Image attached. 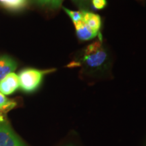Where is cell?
<instances>
[{
	"label": "cell",
	"instance_id": "13",
	"mask_svg": "<svg viewBox=\"0 0 146 146\" xmlns=\"http://www.w3.org/2000/svg\"><path fill=\"white\" fill-rule=\"evenodd\" d=\"M72 1L78 7L83 8H86L91 2V0H72Z\"/></svg>",
	"mask_w": 146,
	"mask_h": 146
},
{
	"label": "cell",
	"instance_id": "4",
	"mask_svg": "<svg viewBox=\"0 0 146 146\" xmlns=\"http://www.w3.org/2000/svg\"><path fill=\"white\" fill-rule=\"evenodd\" d=\"M19 87V78L14 72L10 73L0 81V92L5 96L12 94Z\"/></svg>",
	"mask_w": 146,
	"mask_h": 146
},
{
	"label": "cell",
	"instance_id": "1",
	"mask_svg": "<svg viewBox=\"0 0 146 146\" xmlns=\"http://www.w3.org/2000/svg\"><path fill=\"white\" fill-rule=\"evenodd\" d=\"M98 39L93 42L84 50L82 63L86 68L92 72L99 71L104 68L108 60V53L103 47L102 34L98 35Z\"/></svg>",
	"mask_w": 146,
	"mask_h": 146
},
{
	"label": "cell",
	"instance_id": "11",
	"mask_svg": "<svg viewBox=\"0 0 146 146\" xmlns=\"http://www.w3.org/2000/svg\"><path fill=\"white\" fill-rule=\"evenodd\" d=\"M63 10L70 18L73 24L80 21L83 18V12H82L81 10L80 11H72L69 10L68 8H66L64 7H63Z\"/></svg>",
	"mask_w": 146,
	"mask_h": 146
},
{
	"label": "cell",
	"instance_id": "14",
	"mask_svg": "<svg viewBox=\"0 0 146 146\" xmlns=\"http://www.w3.org/2000/svg\"><path fill=\"white\" fill-rule=\"evenodd\" d=\"M3 122H5L4 116H3V113L0 110V123H3Z\"/></svg>",
	"mask_w": 146,
	"mask_h": 146
},
{
	"label": "cell",
	"instance_id": "9",
	"mask_svg": "<svg viewBox=\"0 0 146 146\" xmlns=\"http://www.w3.org/2000/svg\"><path fill=\"white\" fill-rule=\"evenodd\" d=\"M16 106V102L12 101L0 92V110L3 114L13 109Z\"/></svg>",
	"mask_w": 146,
	"mask_h": 146
},
{
	"label": "cell",
	"instance_id": "7",
	"mask_svg": "<svg viewBox=\"0 0 146 146\" xmlns=\"http://www.w3.org/2000/svg\"><path fill=\"white\" fill-rule=\"evenodd\" d=\"M74 27H75L76 33L77 35V37L81 41H89L98 36V35H96L94 32L91 31L88 27H87L83 22L81 20L77 23H74Z\"/></svg>",
	"mask_w": 146,
	"mask_h": 146
},
{
	"label": "cell",
	"instance_id": "12",
	"mask_svg": "<svg viewBox=\"0 0 146 146\" xmlns=\"http://www.w3.org/2000/svg\"><path fill=\"white\" fill-rule=\"evenodd\" d=\"M91 2L94 8L97 10H102L106 8L107 5L106 0H91Z\"/></svg>",
	"mask_w": 146,
	"mask_h": 146
},
{
	"label": "cell",
	"instance_id": "8",
	"mask_svg": "<svg viewBox=\"0 0 146 146\" xmlns=\"http://www.w3.org/2000/svg\"><path fill=\"white\" fill-rule=\"evenodd\" d=\"M28 0H0V5L7 10L18 11L26 6Z\"/></svg>",
	"mask_w": 146,
	"mask_h": 146
},
{
	"label": "cell",
	"instance_id": "10",
	"mask_svg": "<svg viewBox=\"0 0 146 146\" xmlns=\"http://www.w3.org/2000/svg\"><path fill=\"white\" fill-rule=\"evenodd\" d=\"M38 5L50 9H58L64 0H35Z\"/></svg>",
	"mask_w": 146,
	"mask_h": 146
},
{
	"label": "cell",
	"instance_id": "3",
	"mask_svg": "<svg viewBox=\"0 0 146 146\" xmlns=\"http://www.w3.org/2000/svg\"><path fill=\"white\" fill-rule=\"evenodd\" d=\"M0 146H25L5 121L0 123Z\"/></svg>",
	"mask_w": 146,
	"mask_h": 146
},
{
	"label": "cell",
	"instance_id": "6",
	"mask_svg": "<svg viewBox=\"0 0 146 146\" xmlns=\"http://www.w3.org/2000/svg\"><path fill=\"white\" fill-rule=\"evenodd\" d=\"M17 68V63L13 58L8 55L0 56V81Z\"/></svg>",
	"mask_w": 146,
	"mask_h": 146
},
{
	"label": "cell",
	"instance_id": "5",
	"mask_svg": "<svg viewBox=\"0 0 146 146\" xmlns=\"http://www.w3.org/2000/svg\"><path fill=\"white\" fill-rule=\"evenodd\" d=\"M83 12L82 21L91 31L96 35H99L100 29L102 27L101 17L95 13L89 12L86 10H81Z\"/></svg>",
	"mask_w": 146,
	"mask_h": 146
},
{
	"label": "cell",
	"instance_id": "2",
	"mask_svg": "<svg viewBox=\"0 0 146 146\" xmlns=\"http://www.w3.org/2000/svg\"><path fill=\"white\" fill-rule=\"evenodd\" d=\"M54 68L47 70L27 68L23 69L19 73L20 88L25 92L31 93L39 88L45 75L54 72Z\"/></svg>",
	"mask_w": 146,
	"mask_h": 146
},
{
	"label": "cell",
	"instance_id": "15",
	"mask_svg": "<svg viewBox=\"0 0 146 146\" xmlns=\"http://www.w3.org/2000/svg\"><path fill=\"white\" fill-rule=\"evenodd\" d=\"M66 146H73L72 145H66Z\"/></svg>",
	"mask_w": 146,
	"mask_h": 146
}]
</instances>
